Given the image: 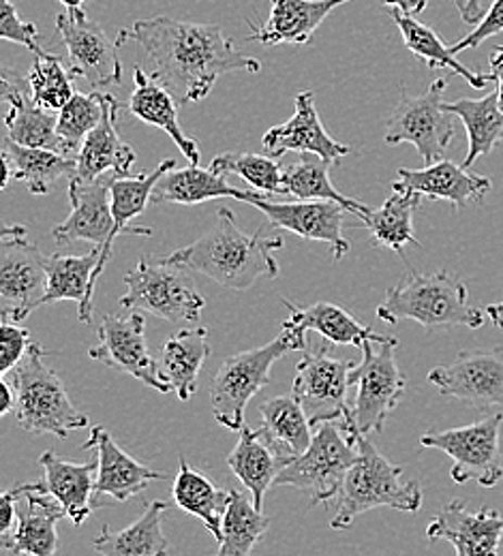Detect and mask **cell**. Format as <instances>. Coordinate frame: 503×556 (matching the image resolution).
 I'll return each mask as SVG.
<instances>
[{
    "mask_svg": "<svg viewBox=\"0 0 503 556\" xmlns=\"http://www.w3.org/2000/svg\"><path fill=\"white\" fill-rule=\"evenodd\" d=\"M118 33L144 50L152 75L180 105L204 101L225 73L262 71V63L242 54L216 24L156 15L138 20L131 30Z\"/></svg>",
    "mask_w": 503,
    "mask_h": 556,
    "instance_id": "6da1fadb",
    "label": "cell"
},
{
    "mask_svg": "<svg viewBox=\"0 0 503 556\" xmlns=\"http://www.w3.org/2000/svg\"><path fill=\"white\" fill-rule=\"evenodd\" d=\"M279 249H284L281 236H268L264 229L244 233L236 225L234 212L221 208L202 238L165 255V260L189 273H200L225 289L247 291L262 278L279 277L275 257Z\"/></svg>",
    "mask_w": 503,
    "mask_h": 556,
    "instance_id": "7a4b0ae2",
    "label": "cell"
},
{
    "mask_svg": "<svg viewBox=\"0 0 503 556\" xmlns=\"http://www.w3.org/2000/svg\"><path fill=\"white\" fill-rule=\"evenodd\" d=\"M375 315L388 326L412 319L425 330L456 326L478 330L485 324V313L469 304L467 285L445 270L432 275L412 273L403 282L386 291Z\"/></svg>",
    "mask_w": 503,
    "mask_h": 556,
    "instance_id": "3957f363",
    "label": "cell"
},
{
    "mask_svg": "<svg viewBox=\"0 0 503 556\" xmlns=\"http://www.w3.org/2000/svg\"><path fill=\"white\" fill-rule=\"evenodd\" d=\"M337 498L339 505L330 527L345 531L359 516L377 507L416 514L423 507V488L418 480H403V469L390 463L364 434H360L359 458Z\"/></svg>",
    "mask_w": 503,
    "mask_h": 556,
    "instance_id": "277c9868",
    "label": "cell"
},
{
    "mask_svg": "<svg viewBox=\"0 0 503 556\" xmlns=\"http://www.w3.org/2000/svg\"><path fill=\"white\" fill-rule=\"evenodd\" d=\"M46 351L35 341L17 368L11 370V386L15 390V419L33 434L70 437L73 430L88 426L84 416L70 399L65 383L46 364Z\"/></svg>",
    "mask_w": 503,
    "mask_h": 556,
    "instance_id": "5b68a950",
    "label": "cell"
},
{
    "mask_svg": "<svg viewBox=\"0 0 503 556\" xmlns=\"http://www.w3.org/2000/svg\"><path fill=\"white\" fill-rule=\"evenodd\" d=\"M306 339L295 337L284 326L281 334L264 348L234 353L221 362L211 381V407L216 421L240 432L244 424V412L249 401L271 383V370L277 359L289 351H304Z\"/></svg>",
    "mask_w": 503,
    "mask_h": 556,
    "instance_id": "8992f818",
    "label": "cell"
},
{
    "mask_svg": "<svg viewBox=\"0 0 503 556\" xmlns=\"http://www.w3.org/2000/svg\"><path fill=\"white\" fill-rule=\"evenodd\" d=\"M356 458L359 439L350 434L345 421H324L315 426L309 450L289 463L275 486L304 492L311 507L328 503L339 496Z\"/></svg>",
    "mask_w": 503,
    "mask_h": 556,
    "instance_id": "52a82bcc",
    "label": "cell"
},
{
    "mask_svg": "<svg viewBox=\"0 0 503 556\" xmlns=\"http://www.w3.org/2000/svg\"><path fill=\"white\" fill-rule=\"evenodd\" d=\"M189 275V270L169 264L165 257L144 255L123 278L127 291L121 298V306L150 313L169 324H198L206 300Z\"/></svg>",
    "mask_w": 503,
    "mask_h": 556,
    "instance_id": "ba28073f",
    "label": "cell"
},
{
    "mask_svg": "<svg viewBox=\"0 0 503 556\" xmlns=\"http://www.w3.org/2000/svg\"><path fill=\"white\" fill-rule=\"evenodd\" d=\"M502 424L503 412H495L469 426L427 432L420 437V445L452 458L450 476L456 484L478 482L482 488L498 486L503 480Z\"/></svg>",
    "mask_w": 503,
    "mask_h": 556,
    "instance_id": "9c48e42d",
    "label": "cell"
},
{
    "mask_svg": "<svg viewBox=\"0 0 503 556\" xmlns=\"http://www.w3.org/2000/svg\"><path fill=\"white\" fill-rule=\"evenodd\" d=\"M330 348L332 343H324L313 351L304 349L295 366L291 392L304 407L313 428L324 421H345L350 434L359 439L352 419L354 407L348 405V390L352 388L350 375L356 362L335 357Z\"/></svg>",
    "mask_w": 503,
    "mask_h": 556,
    "instance_id": "30bf717a",
    "label": "cell"
},
{
    "mask_svg": "<svg viewBox=\"0 0 503 556\" xmlns=\"http://www.w3.org/2000/svg\"><path fill=\"white\" fill-rule=\"evenodd\" d=\"M399 341L362 345V359L350 375V383L359 388L354 401V428L359 434L381 432L388 417L399 407L407 390V379L397 362Z\"/></svg>",
    "mask_w": 503,
    "mask_h": 556,
    "instance_id": "8fae6325",
    "label": "cell"
},
{
    "mask_svg": "<svg viewBox=\"0 0 503 556\" xmlns=\"http://www.w3.org/2000/svg\"><path fill=\"white\" fill-rule=\"evenodd\" d=\"M0 308L2 319L22 324L43 306L48 293L46 257L26 240V227L4 225L0 238Z\"/></svg>",
    "mask_w": 503,
    "mask_h": 556,
    "instance_id": "7c38bea8",
    "label": "cell"
},
{
    "mask_svg": "<svg viewBox=\"0 0 503 556\" xmlns=\"http://www.w3.org/2000/svg\"><path fill=\"white\" fill-rule=\"evenodd\" d=\"M448 81L443 77L435 79L429 90L418 97L403 94L397 103L388 127L386 143H412L427 165L443 161L452 139L454 121L452 114L443 110V92Z\"/></svg>",
    "mask_w": 503,
    "mask_h": 556,
    "instance_id": "4fadbf2b",
    "label": "cell"
},
{
    "mask_svg": "<svg viewBox=\"0 0 503 556\" xmlns=\"http://www.w3.org/2000/svg\"><path fill=\"white\" fill-rule=\"evenodd\" d=\"M56 30L65 43L70 71L92 88L114 86L123 79L121 46L127 43L118 33L110 39L101 24L90 20L84 9H65L56 17Z\"/></svg>",
    "mask_w": 503,
    "mask_h": 556,
    "instance_id": "5bb4252c",
    "label": "cell"
},
{
    "mask_svg": "<svg viewBox=\"0 0 503 556\" xmlns=\"http://www.w3.org/2000/svg\"><path fill=\"white\" fill-rule=\"evenodd\" d=\"M429 383L476 409L503 412V349L463 351L452 364L435 366Z\"/></svg>",
    "mask_w": 503,
    "mask_h": 556,
    "instance_id": "9a60e30c",
    "label": "cell"
},
{
    "mask_svg": "<svg viewBox=\"0 0 503 556\" xmlns=\"http://www.w3.org/2000/svg\"><path fill=\"white\" fill-rule=\"evenodd\" d=\"M112 178L103 176L92 182L70 180V202L72 214L52 229V236L59 244L70 242H90L101 247L99 266L95 273V289L101 280V275L112 257V231H114V214H112Z\"/></svg>",
    "mask_w": 503,
    "mask_h": 556,
    "instance_id": "2e32d148",
    "label": "cell"
},
{
    "mask_svg": "<svg viewBox=\"0 0 503 556\" xmlns=\"http://www.w3.org/2000/svg\"><path fill=\"white\" fill-rule=\"evenodd\" d=\"M88 357L97 359L114 370L127 372L154 388L161 394H169L172 388L159 370V362L150 355L146 345V319L142 313L108 315L99 326V343L88 349Z\"/></svg>",
    "mask_w": 503,
    "mask_h": 556,
    "instance_id": "e0dca14e",
    "label": "cell"
},
{
    "mask_svg": "<svg viewBox=\"0 0 503 556\" xmlns=\"http://www.w3.org/2000/svg\"><path fill=\"white\" fill-rule=\"evenodd\" d=\"M253 208L260 210L271 227L286 229L302 240L324 242L330 247L332 257L341 262L350 253V240L343 236L345 208L328 200H295L273 202V198H257Z\"/></svg>",
    "mask_w": 503,
    "mask_h": 556,
    "instance_id": "ac0fdd59",
    "label": "cell"
},
{
    "mask_svg": "<svg viewBox=\"0 0 503 556\" xmlns=\"http://www.w3.org/2000/svg\"><path fill=\"white\" fill-rule=\"evenodd\" d=\"M427 538L452 544L456 556H500L503 516L491 507L469 511L463 501H452L439 509L427 527Z\"/></svg>",
    "mask_w": 503,
    "mask_h": 556,
    "instance_id": "d6986e66",
    "label": "cell"
},
{
    "mask_svg": "<svg viewBox=\"0 0 503 556\" xmlns=\"http://www.w3.org/2000/svg\"><path fill=\"white\" fill-rule=\"evenodd\" d=\"M81 450H95L99 460L97 484H95V507L101 505V496H112L114 501H129L142 494L146 488L156 480H167V473L154 471L129 456L103 426L90 428L88 441Z\"/></svg>",
    "mask_w": 503,
    "mask_h": 556,
    "instance_id": "ffe728a7",
    "label": "cell"
},
{
    "mask_svg": "<svg viewBox=\"0 0 503 556\" xmlns=\"http://www.w3.org/2000/svg\"><path fill=\"white\" fill-rule=\"evenodd\" d=\"M24 507L17 509V522L9 540L0 546L13 555L54 556L59 548V522L67 518L61 503L50 494L46 482H28Z\"/></svg>",
    "mask_w": 503,
    "mask_h": 556,
    "instance_id": "44dd1931",
    "label": "cell"
},
{
    "mask_svg": "<svg viewBox=\"0 0 503 556\" xmlns=\"http://www.w3.org/2000/svg\"><path fill=\"white\" fill-rule=\"evenodd\" d=\"M394 191H414L423 198L435 202H448L454 208L461 210L469 204L482 202L493 182L485 176L471 174L467 167L456 165L452 161H437L423 169H399V180L392 182Z\"/></svg>",
    "mask_w": 503,
    "mask_h": 556,
    "instance_id": "7402d4cb",
    "label": "cell"
},
{
    "mask_svg": "<svg viewBox=\"0 0 503 556\" xmlns=\"http://www.w3.org/2000/svg\"><path fill=\"white\" fill-rule=\"evenodd\" d=\"M293 105V116L284 125L268 129L262 138V146L268 156L279 159L288 152H313L330 163H337L339 159L350 154V146L339 143L324 129L313 92L295 94Z\"/></svg>",
    "mask_w": 503,
    "mask_h": 556,
    "instance_id": "603a6c76",
    "label": "cell"
},
{
    "mask_svg": "<svg viewBox=\"0 0 503 556\" xmlns=\"http://www.w3.org/2000/svg\"><path fill=\"white\" fill-rule=\"evenodd\" d=\"M2 97L9 103V112L4 116L7 138L20 146L67 154L63 139L59 138V116L30 99L26 79L13 71L2 70Z\"/></svg>",
    "mask_w": 503,
    "mask_h": 556,
    "instance_id": "cb8c5ba5",
    "label": "cell"
},
{
    "mask_svg": "<svg viewBox=\"0 0 503 556\" xmlns=\"http://www.w3.org/2000/svg\"><path fill=\"white\" fill-rule=\"evenodd\" d=\"M121 103L114 94H105L103 118L99 127L84 139L79 154L75 156L77 167L72 178L81 182L99 180L108 174L125 178L131 176V167L136 163V150L118 138L116 121H118Z\"/></svg>",
    "mask_w": 503,
    "mask_h": 556,
    "instance_id": "d4e9b609",
    "label": "cell"
},
{
    "mask_svg": "<svg viewBox=\"0 0 503 556\" xmlns=\"http://www.w3.org/2000/svg\"><path fill=\"white\" fill-rule=\"evenodd\" d=\"M345 2L352 0H271L268 22L262 26L249 24V41H257L262 46L311 43L326 17Z\"/></svg>",
    "mask_w": 503,
    "mask_h": 556,
    "instance_id": "484cf974",
    "label": "cell"
},
{
    "mask_svg": "<svg viewBox=\"0 0 503 556\" xmlns=\"http://www.w3.org/2000/svg\"><path fill=\"white\" fill-rule=\"evenodd\" d=\"M129 112L146 125L165 131L191 165H200L202 152L196 139L189 138L178 121V99L144 67L134 70V90L127 103Z\"/></svg>",
    "mask_w": 503,
    "mask_h": 556,
    "instance_id": "4316f807",
    "label": "cell"
},
{
    "mask_svg": "<svg viewBox=\"0 0 503 556\" xmlns=\"http://www.w3.org/2000/svg\"><path fill=\"white\" fill-rule=\"evenodd\" d=\"M288 306L289 319L284 324L295 337L306 339V332H319L324 341L332 345H350V348L362 349L364 343H390L394 337L379 334L370 330L368 326L360 324L356 317H352L345 308L330 304V302H317V304H295L284 300Z\"/></svg>",
    "mask_w": 503,
    "mask_h": 556,
    "instance_id": "83f0119b",
    "label": "cell"
},
{
    "mask_svg": "<svg viewBox=\"0 0 503 556\" xmlns=\"http://www.w3.org/2000/svg\"><path fill=\"white\" fill-rule=\"evenodd\" d=\"M238 200L253 204L264 193L242 191L227 182V176L216 174L211 167L202 169L200 165H187L183 169L169 167L154 187L152 204H178V206H198L213 200ZM268 198V195H266Z\"/></svg>",
    "mask_w": 503,
    "mask_h": 556,
    "instance_id": "f1b7e54d",
    "label": "cell"
},
{
    "mask_svg": "<svg viewBox=\"0 0 503 556\" xmlns=\"http://www.w3.org/2000/svg\"><path fill=\"white\" fill-rule=\"evenodd\" d=\"M231 473L242 482L253 496L255 507L262 511L268 488L275 486L279 473L289 463L262 437L260 430L244 426L238 432V443L227 456Z\"/></svg>",
    "mask_w": 503,
    "mask_h": 556,
    "instance_id": "f546056e",
    "label": "cell"
},
{
    "mask_svg": "<svg viewBox=\"0 0 503 556\" xmlns=\"http://www.w3.org/2000/svg\"><path fill=\"white\" fill-rule=\"evenodd\" d=\"M39 463L43 469V482L50 494L61 503L67 518H72L73 525L79 527L95 507L99 460L95 458L90 463L75 465L54 452H46L41 454Z\"/></svg>",
    "mask_w": 503,
    "mask_h": 556,
    "instance_id": "4dcf8cb0",
    "label": "cell"
},
{
    "mask_svg": "<svg viewBox=\"0 0 503 556\" xmlns=\"http://www.w3.org/2000/svg\"><path fill=\"white\" fill-rule=\"evenodd\" d=\"M211 355L209 328L196 326L172 334L159 353V370L172 392L183 401H191L204 362Z\"/></svg>",
    "mask_w": 503,
    "mask_h": 556,
    "instance_id": "1f68e13d",
    "label": "cell"
},
{
    "mask_svg": "<svg viewBox=\"0 0 503 556\" xmlns=\"http://www.w3.org/2000/svg\"><path fill=\"white\" fill-rule=\"evenodd\" d=\"M101 247H92L86 255H48V293L43 304L73 300L79 304V321L90 326L92 321V295H95V273L99 266Z\"/></svg>",
    "mask_w": 503,
    "mask_h": 556,
    "instance_id": "d6a6232c",
    "label": "cell"
},
{
    "mask_svg": "<svg viewBox=\"0 0 503 556\" xmlns=\"http://www.w3.org/2000/svg\"><path fill=\"white\" fill-rule=\"evenodd\" d=\"M167 503L150 501L144 514L127 529L112 531L108 525L92 542V548L101 556H167L169 542L163 533V516Z\"/></svg>",
    "mask_w": 503,
    "mask_h": 556,
    "instance_id": "836d02e7",
    "label": "cell"
},
{
    "mask_svg": "<svg viewBox=\"0 0 503 556\" xmlns=\"http://www.w3.org/2000/svg\"><path fill=\"white\" fill-rule=\"evenodd\" d=\"M262 437L288 460L304 454L313 441V424L295 394H284L260 407Z\"/></svg>",
    "mask_w": 503,
    "mask_h": 556,
    "instance_id": "e575fe53",
    "label": "cell"
},
{
    "mask_svg": "<svg viewBox=\"0 0 503 556\" xmlns=\"http://www.w3.org/2000/svg\"><path fill=\"white\" fill-rule=\"evenodd\" d=\"M335 163L322 159L313 152H300L298 161L291 163L284 172V189L286 195L295 200H328L343 206L345 212L359 216L360 225L370 216L373 208L366 204L356 202L352 198H345L330 180V167Z\"/></svg>",
    "mask_w": 503,
    "mask_h": 556,
    "instance_id": "d590c367",
    "label": "cell"
},
{
    "mask_svg": "<svg viewBox=\"0 0 503 556\" xmlns=\"http://www.w3.org/2000/svg\"><path fill=\"white\" fill-rule=\"evenodd\" d=\"M2 161L9 165L15 180L26 182L33 195H48L61 178L73 176L77 167L73 156L54 150L20 146L9 138L4 139Z\"/></svg>",
    "mask_w": 503,
    "mask_h": 556,
    "instance_id": "8d00e7d4",
    "label": "cell"
},
{
    "mask_svg": "<svg viewBox=\"0 0 503 556\" xmlns=\"http://www.w3.org/2000/svg\"><path fill=\"white\" fill-rule=\"evenodd\" d=\"M178 476L174 478L172 494L176 505L204 522L209 533L221 542L223 538V518L229 505V490L215 486L211 478L202 476L180 456Z\"/></svg>",
    "mask_w": 503,
    "mask_h": 556,
    "instance_id": "74e56055",
    "label": "cell"
},
{
    "mask_svg": "<svg viewBox=\"0 0 503 556\" xmlns=\"http://www.w3.org/2000/svg\"><path fill=\"white\" fill-rule=\"evenodd\" d=\"M423 195L414 191H394L392 195L370 212V216L362 223V227L368 229L370 242L375 247H386L394 251L401 260H405V247H423L420 240H416L414 233V212L420 208Z\"/></svg>",
    "mask_w": 503,
    "mask_h": 556,
    "instance_id": "f35d334b",
    "label": "cell"
},
{
    "mask_svg": "<svg viewBox=\"0 0 503 556\" xmlns=\"http://www.w3.org/2000/svg\"><path fill=\"white\" fill-rule=\"evenodd\" d=\"M390 15L401 30L405 48L414 56L425 61L429 70L452 71L454 75H461L476 90H482L487 84L495 81L493 73L485 75V73H476V71L467 70L465 65H461L456 61V56L450 52V48L443 46V41L439 39V35L432 30L431 26L416 20V15H407L399 9H390Z\"/></svg>",
    "mask_w": 503,
    "mask_h": 556,
    "instance_id": "ab89813d",
    "label": "cell"
},
{
    "mask_svg": "<svg viewBox=\"0 0 503 556\" xmlns=\"http://www.w3.org/2000/svg\"><path fill=\"white\" fill-rule=\"evenodd\" d=\"M443 110L463 121L469 138L467 156L463 167H471L480 156L491 154L498 141L503 139V112L498 101V90L482 99H458L454 103H443Z\"/></svg>",
    "mask_w": 503,
    "mask_h": 556,
    "instance_id": "60d3db41",
    "label": "cell"
},
{
    "mask_svg": "<svg viewBox=\"0 0 503 556\" xmlns=\"http://www.w3.org/2000/svg\"><path fill=\"white\" fill-rule=\"evenodd\" d=\"M176 167L174 159L163 161L159 167L152 172H146L140 176H125L112 178V214H114V231H112V247L121 233H134V236H150V227H140L131 225L134 218L144 214L148 204L152 202V193L161 176L169 169Z\"/></svg>",
    "mask_w": 503,
    "mask_h": 556,
    "instance_id": "b9f144b4",
    "label": "cell"
},
{
    "mask_svg": "<svg viewBox=\"0 0 503 556\" xmlns=\"http://www.w3.org/2000/svg\"><path fill=\"white\" fill-rule=\"evenodd\" d=\"M271 518L264 516L242 492L229 490V505L223 518V538L216 556H251L266 535Z\"/></svg>",
    "mask_w": 503,
    "mask_h": 556,
    "instance_id": "7bdbcfd3",
    "label": "cell"
},
{
    "mask_svg": "<svg viewBox=\"0 0 503 556\" xmlns=\"http://www.w3.org/2000/svg\"><path fill=\"white\" fill-rule=\"evenodd\" d=\"M211 169L216 174L240 176L253 191L273 195H286L284 167L275 156L253 152H223L213 159Z\"/></svg>",
    "mask_w": 503,
    "mask_h": 556,
    "instance_id": "ee69618b",
    "label": "cell"
},
{
    "mask_svg": "<svg viewBox=\"0 0 503 556\" xmlns=\"http://www.w3.org/2000/svg\"><path fill=\"white\" fill-rule=\"evenodd\" d=\"M26 84L30 99L50 112H61L75 94L70 67H65L61 56L43 50L35 54L33 67L26 75Z\"/></svg>",
    "mask_w": 503,
    "mask_h": 556,
    "instance_id": "f6af8a7d",
    "label": "cell"
},
{
    "mask_svg": "<svg viewBox=\"0 0 503 556\" xmlns=\"http://www.w3.org/2000/svg\"><path fill=\"white\" fill-rule=\"evenodd\" d=\"M103 103L105 94L90 92L81 94L75 92L72 101L56 114L59 116V138L63 139L67 154L77 156L84 139L88 138L103 118Z\"/></svg>",
    "mask_w": 503,
    "mask_h": 556,
    "instance_id": "bcb514c9",
    "label": "cell"
},
{
    "mask_svg": "<svg viewBox=\"0 0 503 556\" xmlns=\"http://www.w3.org/2000/svg\"><path fill=\"white\" fill-rule=\"evenodd\" d=\"M2 11H0V37L4 41H13L17 46H24L28 52L39 54V28L33 22L22 20L17 9L13 7L11 0H0Z\"/></svg>",
    "mask_w": 503,
    "mask_h": 556,
    "instance_id": "7dc6e473",
    "label": "cell"
},
{
    "mask_svg": "<svg viewBox=\"0 0 503 556\" xmlns=\"http://www.w3.org/2000/svg\"><path fill=\"white\" fill-rule=\"evenodd\" d=\"M35 341L30 339V332L22 328L15 321L2 319L0 326V375L7 377L13 368L20 366V362L26 357L28 349Z\"/></svg>",
    "mask_w": 503,
    "mask_h": 556,
    "instance_id": "c3c4849f",
    "label": "cell"
},
{
    "mask_svg": "<svg viewBox=\"0 0 503 556\" xmlns=\"http://www.w3.org/2000/svg\"><path fill=\"white\" fill-rule=\"evenodd\" d=\"M500 33H503V0H493L491 9L482 15L480 24L469 35H465L461 41H456L450 48V52L456 56L461 52L478 48L482 41H487V39H491V37H495Z\"/></svg>",
    "mask_w": 503,
    "mask_h": 556,
    "instance_id": "681fc988",
    "label": "cell"
},
{
    "mask_svg": "<svg viewBox=\"0 0 503 556\" xmlns=\"http://www.w3.org/2000/svg\"><path fill=\"white\" fill-rule=\"evenodd\" d=\"M26 490V484H15L0 496V544L9 540L17 522V503Z\"/></svg>",
    "mask_w": 503,
    "mask_h": 556,
    "instance_id": "f907efd6",
    "label": "cell"
},
{
    "mask_svg": "<svg viewBox=\"0 0 503 556\" xmlns=\"http://www.w3.org/2000/svg\"><path fill=\"white\" fill-rule=\"evenodd\" d=\"M458 13H461V20L465 24H480L482 20V4L480 0H454Z\"/></svg>",
    "mask_w": 503,
    "mask_h": 556,
    "instance_id": "816d5d0a",
    "label": "cell"
},
{
    "mask_svg": "<svg viewBox=\"0 0 503 556\" xmlns=\"http://www.w3.org/2000/svg\"><path fill=\"white\" fill-rule=\"evenodd\" d=\"M491 73L498 84V101H500V110L503 112V46H498L491 54Z\"/></svg>",
    "mask_w": 503,
    "mask_h": 556,
    "instance_id": "f5cc1de1",
    "label": "cell"
},
{
    "mask_svg": "<svg viewBox=\"0 0 503 556\" xmlns=\"http://www.w3.org/2000/svg\"><path fill=\"white\" fill-rule=\"evenodd\" d=\"M381 4H386L390 9H399L407 15H420L427 9L429 0H381Z\"/></svg>",
    "mask_w": 503,
    "mask_h": 556,
    "instance_id": "db71d44e",
    "label": "cell"
},
{
    "mask_svg": "<svg viewBox=\"0 0 503 556\" xmlns=\"http://www.w3.org/2000/svg\"><path fill=\"white\" fill-rule=\"evenodd\" d=\"M15 409V390L4 379L0 381V416H7Z\"/></svg>",
    "mask_w": 503,
    "mask_h": 556,
    "instance_id": "11a10c76",
    "label": "cell"
},
{
    "mask_svg": "<svg viewBox=\"0 0 503 556\" xmlns=\"http://www.w3.org/2000/svg\"><path fill=\"white\" fill-rule=\"evenodd\" d=\"M487 317L493 321V326H498L500 330H503V300L498 304H489L487 306Z\"/></svg>",
    "mask_w": 503,
    "mask_h": 556,
    "instance_id": "9f6ffc18",
    "label": "cell"
},
{
    "mask_svg": "<svg viewBox=\"0 0 503 556\" xmlns=\"http://www.w3.org/2000/svg\"><path fill=\"white\" fill-rule=\"evenodd\" d=\"M86 2H88V0H61V4H63L65 9H81Z\"/></svg>",
    "mask_w": 503,
    "mask_h": 556,
    "instance_id": "6f0895ef",
    "label": "cell"
}]
</instances>
